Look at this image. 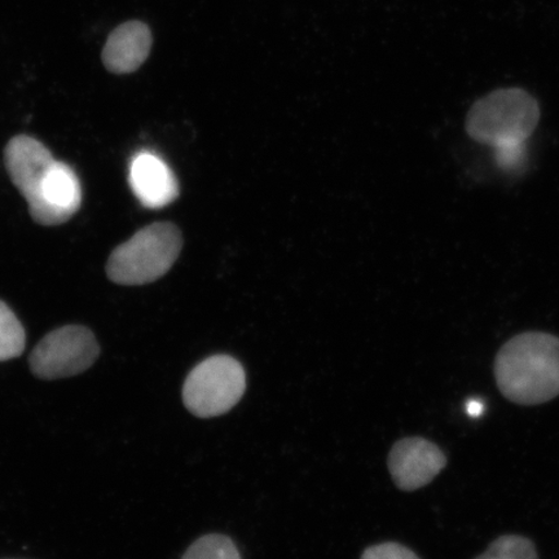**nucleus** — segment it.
<instances>
[{
  "label": "nucleus",
  "instance_id": "15",
  "mask_svg": "<svg viewBox=\"0 0 559 559\" xmlns=\"http://www.w3.org/2000/svg\"><path fill=\"white\" fill-rule=\"evenodd\" d=\"M481 412H484V404L477 401L467 403V414L471 416H480Z\"/></svg>",
  "mask_w": 559,
  "mask_h": 559
},
{
  "label": "nucleus",
  "instance_id": "12",
  "mask_svg": "<svg viewBox=\"0 0 559 559\" xmlns=\"http://www.w3.org/2000/svg\"><path fill=\"white\" fill-rule=\"evenodd\" d=\"M181 559H241V556L228 536L210 534L195 540Z\"/></svg>",
  "mask_w": 559,
  "mask_h": 559
},
{
  "label": "nucleus",
  "instance_id": "6",
  "mask_svg": "<svg viewBox=\"0 0 559 559\" xmlns=\"http://www.w3.org/2000/svg\"><path fill=\"white\" fill-rule=\"evenodd\" d=\"M25 200L32 218L38 225L60 226L72 218L82 205L81 181L72 167L55 160Z\"/></svg>",
  "mask_w": 559,
  "mask_h": 559
},
{
  "label": "nucleus",
  "instance_id": "8",
  "mask_svg": "<svg viewBox=\"0 0 559 559\" xmlns=\"http://www.w3.org/2000/svg\"><path fill=\"white\" fill-rule=\"evenodd\" d=\"M130 186L148 209H163L178 199L179 186L170 167L155 153L143 151L130 164Z\"/></svg>",
  "mask_w": 559,
  "mask_h": 559
},
{
  "label": "nucleus",
  "instance_id": "13",
  "mask_svg": "<svg viewBox=\"0 0 559 559\" xmlns=\"http://www.w3.org/2000/svg\"><path fill=\"white\" fill-rule=\"evenodd\" d=\"M475 559H539L536 547L527 537L506 535L496 539L484 555Z\"/></svg>",
  "mask_w": 559,
  "mask_h": 559
},
{
  "label": "nucleus",
  "instance_id": "10",
  "mask_svg": "<svg viewBox=\"0 0 559 559\" xmlns=\"http://www.w3.org/2000/svg\"><path fill=\"white\" fill-rule=\"evenodd\" d=\"M55 160L46 145L26 135L11 139L4 150L5 169L25 199Z\"/></svg>",
  "mask_w": 559,
  "mask_h": 559
},
{
  "label": "nucleus",
  "instance_id": "14",
  "mask_svg": "<svg viewBox=\"0 0 559 559\" xmlns=\"http://www.w3.org/2000/svg\"><path fill=\"white\" fill-rule=\"evenodd\" d=\"M361 559H421L400 543H382L366 549Z\"/></svg>",
  "mask_w": 559,
  "mask_h": 559
},
{
  "label": "nucleus",
  "instance_id": "5",
  "mask_svg": "<svg viewBox=\"0 0 559 559\" xmlns=\"http://www.w3.org/2000/svg\"><path fill=\"white\" fill-rule=\"evenodd\" d=\"M100 347L86 326L68 325L48 333L33 349L31 369L41 380L68 379L85 372L99 358Z\"/></svg>",
  "mask_w": 559,
  "mask_h": 559
},
{
  "label": "nucleus",
  "instance_id": "1",
  "mask_svg": "<svg viewBox=\"0 0 559 559\" xmlns=\"http://www.w3.org/2000/svg\"><path fill=\"white\" fill-rule=\"evenodd\" d=\"M495 379L515 404L554 401L559 395V338L544 332L515 335L496 356Z\"/></svg>",
  "mask_w": 559,
  "mask_h": 559
},
{
  "label": "nucleus",
  "instance_id": "2",
  "mask_svg": "<svg viewBox=\"0 0 559 559\" xmlns=\"http://www.w3.org/2000/svg\"><path fill=\"white\" fill-rule=\"evenodd\" d=\"M540 121V105L522 88H501L473 105L466 132L474 142L495 150L526 144Z\"/></svg>",
  "mask_w": 559,
  "mask_h": 559
},
{
  "label": "nucleus",
  "instance_id": "9",
  "mask_svg": "<svg viewBox=\"0 0 559 559\" xmlns=\"http://www.w3.org/2000/svg\"><path fill=\"white\" fill-rule=\"evenodd\" d=\"M152 45L151 27L128 21L109 34L102 55L104 67L115 74L134 73L148 59Z\"/></svg>",
  "mask_w": 559,
  "mask_h": 559
},
{
  "label": "nucleus",
  "instance_id": "3",
  "mask_svg": "<svg viewBox=\"0 0 559 559\" xmlns=\"http://www.w3.org/2000/svg\"><path fill=\"white\" fill-rule=\"evenodd\" d=\"M181 248L183 236L177 226L155 223L111 251L107 275L118 285L151 284L170 271Z\"/></svg>",
  "mask_w": 559,
  "mask_h": 559
},
{
  "label": "nucleus",
  "instance_id": "4",
  "mask_svg": "<svg viewBox=\"0 0 559 559\" xmlns=\"http://www.w3.org/2000/svg\"><path fill=\"white\" fill-rule=\"evenodd\" d=\"M247 390V373L239 360L214 355L201 361L188 374L183 402L192 415L212 418L227 414L241 401Z\"/></svg>",
  "mask_w": 559,
  "mask_h": 559
},
{
  "label": "nucleus",
  "instance_id": "7",
  "mask_svg": "<svg viewBox=\"0 0 559 559\" xmlns=\"http://www.w3.org/2000/svg\"><path fill=\"white\" fill-rule=\"evenodd\" d=\"M388 465L396 487L411 492L431 484L444 469L447 457L428 439L404 438L391 449Z\"/></svg>",
  "mask_w": 559,
  "mask_h": 559
},
{
  "label": "nucleus",
  "instance_id": "11",
  "mask_svg": "<svg viewBox=\"0 0 559 559\" xmlns=\"http://www.w3.org/2000/svg\"><path fill=\"white\" fill-rule=\"evenodd\" d=\"M26 334L16 314L0 300V361L17 358L24 353Z\"/></svg>",
  "mask_w": 559,
  "mask_h": 559
}]
</instances>
